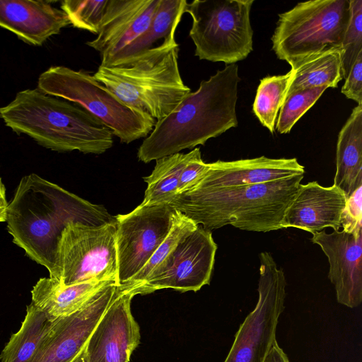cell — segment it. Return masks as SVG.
I'll use <instances>...</instances> for the list:
<instances>
[{
	"mask_svg": "<svg viewBox=\"0 0 362 362\" xmlns=\"http://www.w3.org/2000/svg\"><path fill=\"white\" fill-rule=\"evenodd\" d=\"M103 207L93 204L39 175L21 180L6 207L7 230L13 242L55 277L57 245L71 221L98 226L114 221Z\"/></svg>",
	"mask_w": 362,
	"mask_h": 362,
	"instance_id": "6da1fadb",
	"label": "cell"
},
{
	"mask_svg": "<svg viewBox=\"0 0 362 362\" xmlns=\"http://www.w3.org/2000/svg\"><path fill=\"white\" fill-rule=\"evenodd\" d=\"M240 81L236 64L202 81L195 92H190L168 115L156 121L138 149V158L146 163L204 145L236 127Z\"/></svg>",
	"mask_w": 362,
	"mask_h": 362,
	"instance_id": "7a4b0ae2",
	"label": "cell"
},
{
	"mask_svg": "<svg viewBox=\"0 0 362 362\" xmlns=\"http://www.w3.org/2000/svg\"><path fill=\"white\" fill-rule=\"evenodd\" d=\"M304 175L255 185L192 189L168 204L209 230L230 225L238 229L269 232L281 228L284 211Z\"/></svg>",
	"mask_w": 362,
	"mask_h": 362,
	"instance_id": "3957f363",
	"label": "cell"
},
{
	"mask_svg": "<svg viewBox=\"0 0 362 362\" xmlns=\"http://www.w3.org/2000/svg\"><path fill=\"white\" fill-rule=\"evenodd\" d=\"M0 118L13 132L53 151L101 154L113 144L112 131L100 119L37 88L17 93L9 104L0 107Z\"/></svg>",
	"mask_w": 362,
	"mask_h": 362,
	"instance_id": "277c9868",
	"label": "cell"
},
{
	"mask_svg": "<svg viewBox=\"0 0 362 362\" xmlns=\"http://www.w3.org/2000/svg\"><path fill=\"white\" fill-rule=\"evenodd\" d=\"M179 45L167 41L128 64L100 65L94 78L124 105L159 120L168 115L191 89L180 76Z\"/></svg>",
	"mask_w": 362,
	"mask_h": 362,
	"instance_id": "5b68a950",
	"label": "cell"
},
{
	"mask_svg": "<svg viewBox=\"0 0 362 362\" xmlns=\"http://www.w3.org/2000/svg\"><path fill=\"white\" fill-rule=\"evenodd\" d=\"M350 16V0L298 3L279 14L272 49L277 58L293 67L320 52L340 49Z\"/></svg>",
	"mask_w": 362,
	"mask_h": 362,
	"instance_id": "8992f818",
	"label": "cell"
},
{
	"mask_svg": "<svg viewBox=\"0 0 362 362\" xmlns=\"http://www.w3.org/2000/svg\"><path fill=\"white\" fill-rule=\"evenodd\" d=\"M37 88L45 94L78 104L125 144L148 136L156 122L148 113L124 105L93 76L83 71L51 66L39 76Z\"/></svg>",
	"mask_w": 362,
	"mask_h": 362,
	"instance_id": "52a82bcc",
	"label": "cell"
},
{
	"mask_svg": "<svg viewBox=\"0 0 362 362\" xmlns=\"http://www.w3.org/2000/svg\"><path fill=\"white\" fill-rule=\"evenodd\" d=\"M253 0H194L185 12L192 20L189 30L199 59L235 64L252 51L250 10Z\"/></svg>",
	"mask_w": 362,
	"mask_h": 362,
	"instance_id": "ba28073f",
	"label": "cell"
},
{
	"mask_svg": "<svg viewBox=\"0 0 362 362\" xmlns=\"http://www.w3.org/2000/svg\"><path fill=\"white\" fill-rule=\"evenodd\" d=\"M55 269L54 279L64 286L117 281L115 220L98 226L69 222L58 242Z\"/></svg>",
	"mask_w": 362,
	"mask_h": 362,
	"instance_id": "9c48e42d",
	"label": "cell"
},
{
	"mask_svg": "<svg viewBox=\"0 0 362 362\" xmlns=\"http://www.w3.org/2000/svg\"><path fill=\"white\" fill-rule=\"evenodd\" d=\"M258 300L235 335L224 362H264L276 339L279 319L284 310L286 281L272 255H259Z\"/></svg>",
	"mask_w": 362,
	"mask_h": 362,
	"instance_id": "30bf717a",
	"label": "cell"
},
{
	"mask_svg": "<svg viewBox=\"0 0 362 362\" xmlns=\"http://www.w3.org/2000/svg\"><path fill=\"white\" fill-rule=\"evenodd\" d=\"M173 209L168 203L139 204L115 218L117 283L126 285L168 236Z\"/></svg>",
	"mask_w": 362,
	"mask_h": 362,
	"instance_id": "8fae6325",
	"label": "cell"
},
{
	"mask_svg": "<svg viewBox=\"0 0 362 362\" xmlns=\"http://www.w3.org/2000/svg\"><path fill=\"white\" fill-rule=\"evenodd\" d=\"M217 245L202 226L182 238L170 255L134 290L135 296L163 288L197 291L210 283Z\"/></svg>",
	"mask_w": 362,
	"mask_h": 362,
	"instance_id": "7c38bea8",
	"label": "cell"
},
{
	"mask_svg": "<svg viewBox=\"0 0 362 362\" xmlns=\"http://www.w3.org/2000/svg\"><path fill=\"white\" fill-rule=\"evenodd\" d=\"M111 281L78 310L52 322L28 362H72L84 349L100 319L120 290Z\"/></svg>",
	"mask_w": 362,
	"mask_h": 362,
	"instance_id": "4fadbf2b",
	"label": "cell"
},
{
	"mask_svg": "<svg viewBox=\"0 0 362 362\" xmlns=\"http://www.w3.org/2000/svg\"><path fill=\"white\" fill-rule=\"evenodd\" d=\"M85 346L88 362H129L140 343V329L131 311L133 291L123 286Z\"/></svg>",
	"mask_w": 362,
	"mask_h": 362,
	"instance_id": "5bb4252c",
	"label": "cell"
},
{
	"mask_svg": "<svg viewBox=\"0 0 362 362\" xmlns=\"http://www.w3.org/2000/svg\"><path fill=\"white\" fill-rule=\"evenodd\" d=\"M310 240L327 256L328 278L336 291L337 302L354 308L362 301V233L354 235L344 230L313 234Z\"/></svg>",
	"mask_w": 362,
	"mask_h": 362,
	"instance_id": "9a60e30c",
	"label": "cell"
},
{
	"mask_svg": "<svg viewBox=\"0 0 362 362\" xmlns=\"http://www.w3.org/2000/svg\"><path fill=\"white\" fill-rule=\"evenodd\" d=\"M160 0H107L97 37L86 42L101 62L120 51L150 25Z\"/></svg>",
	"mask_w": 362,
	"mask_h": 362,
	"instance_id": "2e32d148",
	"label": "cell"
},
{
	"mask_svg": "<svg viewBox=\"0 0 362 362\" xmlns=\"http://www.w3.org/2000/svg\"><path fill=\"white\" fill-rule=\"evenodd\" d=\"M347 198L337 187H323L317 182L300 184L287 206L281 228H296L311 233L326 228L339 230Z\"/></svg>",
	"mask_w": 362,
	"mask_h": 362,
	"instance_id": "e0dca14e",
	"label": "cell"
},
{
	"mask_svg": "<svg viewBox=\"0 0 362 362\" xmlns=\"http://www.w3.org/2000/svg\"><path fill=\"white\" fill-rule=\"evenodd\" d=\"M304 166L293 158L260 156L232 161L217 160L194 187L216 188L264 183L304 175Z\"/></svg>",
	"mask_w": 362,
	"mask_h": 362,
	"instance_id": "ac0fdd59",
	"label": "cell"
},
{
	"mask_svg": "<svg viewBox=\"0 0 362 362\" xmlns=\"http://www.w3.org/2000/svg\"><path fill=\"white\" fill-rule=\"evenodd\" d=\"M69 24L66 13L50 1L0 0V26L28 44L42 45Z\"/></svg>",
	"mask_w": 362,
	"mask_h": 362,
	"instance_id": "d6986e66",
	"label": "cell"
},
{
	"mask_svg": "<svg viewBox=\"0 0 362 362\" xmlns=\"http://www.w3.org/2000/svg\"><path fill=\"white\" fill-rule=\"evenodd\" d=\"M111 281H91L64 286L50 277L41 278L31 291V303L53 322L78 310Z\"/></svg>",
	"mask_w": 362,
	"mask_h": 362,
	"instance_id": "ffe728a7",
	"label": "cell"
},
{
	"mask_svg": "<svg viewBox=\"0 0 362 362\" xmlns=\"http://www.w3.org/2000/svg\"><path fill=\"white\" fill-rule=\"evenodd\" d=\"M187 3L185 0H160L148 28L100 65L126 64L165 42L175 41V32L185 13Z\"/></svg>",
	"mask_w": 362,
	"mask_h": 362,
	"instance_id": "44dd1931",
	"label": "cell"
},
{
	"mask_svg": "<svg viewBox=\"0 0 362 362\" xmlns=\"http://www.w3.org/2000/svg\"><path fill=\"white\" fill-rule=\"evenodd\" d=\"M333 185L346 198L362 186V105L353 109L339 133Z\"/></svg>",
	"mask_w": 362,
	"mask_h": 362,
	"instance_id": "7402d4cb",
	"label": "cell"
},
{
	"mask_svg": "<svg viewBox=\"0 0 362 362\" xmlns=\"http://www.w3.org/2000/svg\"><path fill=\"white\" fill-rule=\"evenodd\" d=\"M293 71L286 95L312 88H336L342 79L340 49H328L303 60Z\"/></svg>",
	"mask_w": 362,
	"mask_h": 362,
	"instance_id": "603a6c76",
	"label": "cell"
},
{
	"mask_svg": "<svg viewBox=\"0 0 362 362\" xmlns=\"http://www.w3.org/2000/svg\"><path fill=\"white\" fill-rule=\"evenodd\" d=\"M52 322L30 303L19 330L13 334L0 354V362H28Z\"/></svg>",
	"mask_w": 362,
	"mask_h": 362,
	"instance_id": "cb8c5ba5",
	"label": "cell"
},
{
	"mask_svg": "<svg viewBox=\"0 0 362 362\" xmlns=\"http://www.w3.org/2000/svg\"><path fill=\"white\" fill-rule=\"evenodd\" d=\"M189 153H177L156 160L152 173L144 177L148 184L142 205L169 203L177 194L181 173Z\"/></svg>",
	"mask_w": 362,
	"mask_h": 362,
	"instance_id": "d4e9b609",
	"label": "cell"
},
{
	"mask_svg": "<svg viewBox=\"0 0 362 362\" xmlns=\"http://www.w3.org/2000/svg\"><path fill=\"white\" fill-rule=\"evenodd\" d=\"M291 69L284 75L271 76L260 80L252 110L259 122L274 133L279 110L286 96L292 78Z\"/></svg>",
	"mask_w": 362,
	"mask_h": 362,
	"instance_id": "484cf974",
	"label": "cell"
},
{
	"mask_svg": "<svg viewBox=\"0 0 362 362\" xmlns=\"http://www.w3.org/2000/svg\"><path fill=\"white\" fill-rule=\"evenodd\" d=\"M198 225L181 212L174 210L168 236L160 245L141 271L123 286L134 290L141 286L170 255L179 242L197 228ZM135 295V294H134Z\"/></svg>",
	"mask_w": 362,
	"mask_h": 362,
	"instance_id": "4316f807",
	"label": "cell"
},
{
	"mask_svg": "<svg viewBox=\"0 0 362 362\" xmlns=\"http://www.w3.org/2000/svg\"><path fill=\"white\" fill-rule=\"evenodd\" d=\"M325 87L305 88L288 94L279 110L276 129L288 134L299 119L317 102Z\"/></svg>",
	"mask_w": 362,
	"mask_h": 362,
	"instance_id": "83f0119b",
	"label": "cell"
},
{
	"mask_svg": "<svg viewBox=\"0 0 362 362\" xmlns=\"http://www.w3.org/2000/svg\"><path fill=\"white\" fill-rule=\"evenodd\" d=\"M350 5L351 16L340 48L341 74L344 79L362 51V0H350Z\"/></svg>",
	"mask_w": 362,
	"mask_h": 362,
	"instance_id": "f1b7e54d",
	"label": "cell"
},
{
	"mask_svg": "<svg viewBox=\"0 0 362 362\" xmlns=\"http://www.w3.org/2000/svg\"><path fill=\"white\" fill-rule=\"evenodd\" d=\"M107 0H65L61 8L75 28L98 34Z\"/></svg>",
	"mask_w": 362,
	"mask_h": 362,
	"instance_id": "f546056e",
	"label": "cell"
},
{
	"mask_svg": "<svg viewBox=\"0 0 362 362\" xmlns=\"http://www.w3.org/2000/svg\"><path fill=\"white\" fill-rule=\"evenodd\" d=\"M209 169V163L203 161L199 148L189 152L188 160L181 173L177 194H182L197 185Z\"/></svg>",
	"mask_w": 362,
	"mask_h": 362,
	"instance_id": "4dcf8cb0",
	"label": "cell"
},
{
	"mask_svg": "<svg viewBox=\"0 0 362 362\" xmlns=\"http://www.w3.org/2000/svg\"><path fill=\"white\" fill-rule=\"evenodd\" d=\"M362 186L347 198L341 216V227L346 233L358 235L362 233L361 220Z\"/></svg>",
	"mask_w": 362,
	"mask_h": 362,
	"instance_id": "1f68e13d",
	"label": "cell"
},
{
	"mask_svg": "<svg viewBox=\"0 0 362 362\" xmlns=\"http://www.w3.org/2000/svg\"><path fill=\"white\" fill-rule=\"evenodd\" d=\"M341 93L349 99L362 105V51L357 56L345 78Z\"/></svg>",
	"mask_w": 362,
	"mask_h": 362,
	"instance_id": "d6a6232c",
	"label": "cell"
},
{
	"mask_svg": "<svg viewBox=\"0 0 362 362\" xmlns=\"http://www.w3.org/2000/svg\"><path fill=\"white\" fill-rule=\"evenodd\" d=\"M264 362H290L288 358L283 349L279 346L276 340Z\"/></svg>",
	"mask_w": 362,
	"mask_h": 362,
	"instance_id": "836d02e7",
	"label": "cell"
},
{
	"mask_svg": "<svg viewBox=\"0 0 362 362\" xmlns=\"http://www.w3.org/2000/svg\"><path fill=\"white\" fill-rule=\"evenodd\" d=\"M8 204L6 197V188L0 177V207L6 208Z\"/></svg>",
	"mask_w": 362,
	"mask_h": 362,
	"instance_id": "e575fe53",
	"label": "cell"
},
{
	"mask_svg": "<svg viewBox=\"0 0 362 362\" xmlns=\"http://www.w3.org/2000/svg\"><path fill=\"white\" fill-rule=\"evenodd\" d=\"M72 362H88L85 347L84 349L78 354V356L72 361Z\"/></svg>",
	"mask_w": 362,
	"mask_h": 362,
	"instance_id": "d590c367",
	"label": "cell"
},
{
	"mask_svg": "<svg viewBox=\"0 0 362 362\" xmlns=\"http://www.w3.org/2000/svg\"><path fill=\"white\" fill-rule=\"evenodd\" d=\"M6 208L0 207V222L6 221Z\"/></svg>",
	"mask_w": 362,
	"mask_h": 362,
	"instance_id": "8d00e7d4",
	"label": "cell"
}]
</instances>
